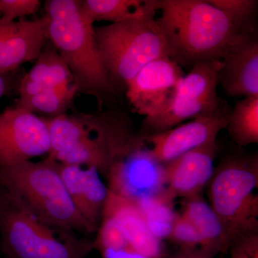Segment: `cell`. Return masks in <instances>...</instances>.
I'll return each mask as SVG.
<instances>
[{
	"mask_svg": "<svg viewBox=\"0 0 258 258\" xmlns=\"http://www.w3.org/2000/svg\"><path fill=\"white\" fill-rule=\"evenodd\" d=\"M5 91V82L3 79V76H0V98L4 94Z\"/></svg>",
	"mask_w": 258,
	"mask_h": 258,
	"instance_id": "cell-32",
	"label": "cell"
},
{
	"mask_svg": "<svg viewBox=\"0 0 258 258\" xmlns=\"http://www.w3.org/2000/svg\"><path fill=\"white\" fill-rule=\"evenodd\" d=\"M57 170L75 208L96 232L109 193L99 171L93 166L60 162Z\"/></svg>",
	"mask_w": 258,
	"mask_h": 258,
	"instance_id": "cell-14",
	"label": "cell"
},
{
	"mask_svg": "<svg viewBox=\"0 0 258 258\" xmlns=\"http://www.w3.org/2000/svg\"><path fill=\"white\" fill-rule=\"evenodd\" d=\"M50 133L43 117L20 107L0 113V167L48 154Z\"/></svg>",
	"mask_w": 258,
	"mask_h": 258,
	"instance_id": "cell-10",
	"label": "cell"
},
{
	"mask_svg": "<svg viewBox=\"0 0 258 258\" xmlns=\"http://www.w3.org/2000/svg\"><path fill=\"white\" fill-rule=\"evenodd\" d=\"M217 141L194 149L165 164L166 192L172 200L201 195L215 169Z\"/></svg>",
	"mask_w": 258,
	"mask_h": 258,
	"instance_id": "cell-13",
	"label": "cell"
},
{
	"mask_svg": "<svg viewBox=\"0 0 258 258\" xmlns=\"http://www.w3.org/2000/svg\"><path fill=\"white\" fill-rule=\"evenodd\" d=\"M40 5L39 0H0V21L13 23L17 18L34 14Z\"/></svg>",
	"mask_w": 258,
	"mask_h": 258,
	"instance_id": "cell-27",
	"label": "cell"
},
{
	"mask_svg": "<svg viewBox=\"0 0 258 258\" xmlns=\"http://www.w3.org/2000/svg\"><path fill=\"white\" fill-rule=\"evenodd\" d=\"M152 10H159V0H85L81 11L88 21L121 23Z\"/></svg>",
	"mask_w": 258,
	"mask_h": 258,
	"instance_id": "cell-19",
	"label": "cell"
},
{
	"mask_svg": "<svg viewBox=\"0 0 258 258\" xmlns=\"http://www.w3.org/2000/svg\"><path fill=\"white\" fill-rule=\"evenodd\" d=\"M81 3L77 0L45 2L50 20L49 41L67 64L79 92L96 97L102 104L118 89L102 60L94 24L81 13Z\"/></svg>",
	"mask_w": 258,
	"mask_h": 258,
	"instance_id": "cell-2",
	"label": "cell"
},
{
	"mask_svg": "<svg viewBox=\"0 0 258 258\" xmlns=\"http://www.w3.org/2000/svg\"><path fill=\"white\" fill-rule=\"evenodd\" d=\"M0 249L4 258H86L93 241L49 225L0 186Z\"/></svg>",
	"mask_w": 258,
	"mask_h": 258,
	"instance_id": "cell-3",
	"label": "cell"
},
{
	"mask_svg": "<svg viewBox=\"0 0 258 258\" xmlns=\"http://www.w3.org/2000/svg\"><path fill=\"white\" fill-rule=\"evenodd\" d=\"M100 254L101 258H150L139 253L131 247L116 250H103Z\"/></svg>",
	"mask_w": 258,
	"mask_h": 258,
	"instance_id": "cell-29",
	"label": "cell"
},
{
	"mask_svg": "<svg viewBox=\"0 0 258 258\" xmlns=\"http://www.w3.org/2000/svg\"><path fill=\"white\" fill-rule=\"evenodd\" d=\"M96 232V239L93 241V247L99 252L130 247L121 228L111 217L103 215Z\"/></svg>",
	"mask_w": 258,
	"mask_h": 258,
	"instance_id": "cell-25",
	"label": "cell"
},
{
	"mask_svg": "<svg viewBox=\"0 0 258 258\" xmlns=\"http://www.w3.org/2000/svg\"><path fill=\"white\" fill-rule=\"evenodd\" d=\"M0 186L49 225L81 233L96 232L75 208L57 170V161L49 156L42 161L2 166Z\"/></svg>",
	"mask_w": 258,
	"mask_h": 258,
	"instance_id": "cell-5",
	"label": "cell"
},
{
	"mask_svg": "<svg viewBox=\"0 0 258 258\" xmlns=\"http://www.w3.org/2000/svg\"><path fill=\"white\" fill-rule=\"evenodd\" d=\"M152 10L121 23L95 28L103 64L118 89L149 62L171 56L170 50Z\"/></svg>",
	"mask_w": 258,
	"mask_h": 258,
	"instance_id": "cell-7",
	"label": "cell"
},
{
	"mask_svg": "<svg viewBox=\"0 0 258 258\" xmlns=\"http://www.w3.org/2000/svg\"><path fill=\"white\" fill-rule=\"evenodd\" d=\"M232 108L223 100L211 115L146 137L154 157L166 164L190 151L215 142L219 133L227 128Z\"/></svg>",
	"mask_w": 258,
	"mask_h": 258,
	"instance_id": "cell-12",
	"label": "cell"
},
{
	"mask_svg": "<svg viewBox=\"0 0 258 258\" xmlns=\"http://www.w3.org/2000/svg\"><path fill=\"white\" fill-rule=\"evenodd\" d=\"M46 44L33 67L24 79L45 88H55L74 83L67 64L50 41Z\"/></svg>",
	"mask_w": 258,
	"mask_h": 258,
	"instance_id": "cell-21",
	"label": "cell"
},
{
	"mask_svg": "<svg viewBox=\"0 0 258 258\" xmlns=\"http://www.w3.org/2000/svg\"><path fill=\"white\" fill-rule=\"evenodd\" d=\"M78 92L79 89L74 83L47 88L35 96L18 99L16 106L34 114L39 113L55 117L64 113Z\"/></svg>",
	"mask_w": 258,
	"mask_h": 258,
	"instance_id": "cell-23",
	"label": "cell"
},
{
	"mask_svg": "<svg viewBox=\"0 0 258 258\" xmlns=\"http://www.w3.org/2000/svg\"><path fill=\"white\" fill-rule=\"evenodd\" d=\"M182 249H203L204 242L200 232L186 217L179 214L169 237Z\"/></svg>",
	"mask_w": 258,
	"mask_h": 258,
	"instance_id": "cell-26",
	"label": "cell"
},
{
	"mask_svg": "<svg viewBox=\"0 0 258 258\" xmlns=\"http://www.w3.org/2000/svg\"><path fill=\"white\" fill-rule=\"evenodd\" d=\"M44 118L50 133L49 157L62 164L93 166L104 177L108 159L100 113Z\"/></svg>",
	"mask_w": 258,
	"mask_h": 258,
	"instance_id": "cell-9",
	"label": "cell"
},
{
	"mask_svg": "<svg viewBox=\"0 0 258 258\" xmlns=\"http://www.w3.org/2000/svg\"><path fill=\"white\" fill-rule=\"evenodd\" d=\"M185 75L169 57L149 62L127 85L129 103L145 118L159 114L171 104Z\"/></svg>",
	"mask_w": 258,
	"mask_h": 258,
	"instance_id": "cell-11",
	"label": "cell"
},
{
	"mask_svg": "<svg viewBox=\"0 0 258 258\" xmlns=\"http://www.w3.org/2000/svg\"><path fill=\"white\" fill-rule=\"evenodd\" d=\"M237 147L258 143V97L236 101L232 108L227 128Z\"/></svg>",
	"mask_w": 258,
	"mask_h": 258,
	"instance_id": "cell-20",
	"label": "cell"
},
{
	"mask_svg": "<svg viewBox=\"0 0 258 258\" xmlns=\"http://www.w3.org/2000/svg\"><path fill=\"white\" fill-rule=\"evenodd\" d=\"M211 254L200 248L182 249L170 258H213Z\"/></svg>",
	"mask_w": 258,
	"mask_h": 258,
	"instance_id": "cell-30",
	"label": "cell"
},
{
	"mask_svg": "<svg viewBox=\"0 0 258 258\" xmlns=\"http://www.w3.org/2000/svg\"><path fill=\"white\" fill-rule=\"evenodd\" d=\"M103 215L111 217L119 225L134 250L150 258L166 255L164 241L153 235L149 230L137 202L109 191Z\"/></svg>",
	"mask_w": 258,
	"mask_h": 258,
	"instance_id": "cell-16",
	"label": "cell"
},
{
	"mask_svg": "<svg viewBox=\"0 0 258 258\" xmlns=\"http://www.w3.org/2000/svg\"><path fill=\"white\" fill-rule=\"evenodd\" d=\"M159 11L157 20L170 58L182 69L222 60L248 36L240 33L227 15L208 0H159Z\"/></svg>",
	"mask_w": 258,
	"mask_h": 258,
	"instance_id": "cell-1",
	"label": "cell"
},
{
	"mask_svg": "<svg viewBox=\"0 0 258 258\" xmlns=\"http://www.w3.org/2000/svg\"><path fill=\"white\" fill-rule=\"evenodd\" d=\"M209 204L221 220L232 244L258 235L257 153L231 149L214 169L208 184Z\"/></svg>",
	"mask_w": 258,
	"mask_h": 258,
	"instance_id": "cell-4",
	"label": "cell"
},
{
	"mask_svg": "<svg viewBox=\"0 0 258 258\" xmlns=\"http://www.w3.org/2000/svg\"><path fill=\"white\" fill-rule=\"evenodd\" d=\"M18 25V22H13V23H3L0 21V45L7 38L10 34L16 30Z\"/></svg>",
	"mask_w": 258,
	"mask_h": 258,
	"instance_id": "cell-31",
	"label": "cell"
},
{
	"mask_svg": "<svg viewBox=\"0 0 258 258\" xmlns=\"http://www.w3.org/2000/svg\"><path fill=\"white\" fill-rule=\"evenodd\" d=\"M219 85L228 96L258 97V36L248 35L222 59Z\"/></svg>",
	"mask_w": 258,
	"mask_h": 258,
	"instance_id": "cell-15",
	"label": "cell"
},
{
	"mask_svg": "<svg viewBox=\"0 0 258 258\" xmlns=\"http://www.w3.org/2000/svg\"><path fill=\"white\" fill-rule=\"evenodd\" d=\"M49 23L46 15L37 20L18 22L16 30L0 45V76L38 58L49 42Z\"/></svg>",
	"mask_w": 258,
	"mask_h": 258,
	"instance_id": "cell-17",
	"label": "cell"
},
{
	"mask_svg": "<svg viewBox=\"0 0 258 258\" xmlns=\"http://www.w3.org/2000/svg\"><path fill=\"white\" fill-rule=\"evenodd\" d=\"M222 64L212 60L193 67L181 80L171 104L159 114L144 118L139 132L145 137L156 135L215 113L223 101L217 93Z\"/></svg>",
	"mask_w": 258,
	"mask_h": 258,
	"instance_id": "cell-8",
	"label": "cell"
},
{
	"mask_svg": "<svg viewBox=\"0 0 258 258\" xmlns=\"http://www.w3.org/2000/svg\"><path fill=\"white\" fill-rule=\"evenodd\" d=\"M136 202L152 235L161 241L169 239L179 215L174 210V200L165 192Z\"/></svg>",
	"mask_w": 258,
	"mask_h": 258,
	"instance_id": "cell-22",
	"label": "cell"
},
{
	"mask_svg": "<svg viewBox=\"0 0 258 258\" xmlns=\"http://www.w3.org/2000/svg\"><path fill=\"white\" fill-rule=\"evenodd\" d=\"M181 215L186 217L200 232L203 250L215 257L229 250L232 242L216 212L201 195L185 200Z\"/></svg>",
	"mask_w": 258,
	"mask_h": 258,
	"instance_id": "cell-18",
	"label": "cell"
},
{
	"mask_svg": "<svg viewBox=\"0 0 258 258\" xmlns=\"http://www.w3.org/2000/svg\"><path fill=\"white\" fill-rule=\"evenodd\" d=\"M231 258H258V235L247 236L232 243Z\"/></svg>",
	"mask_w": 258,
	"mask_h": 258,
	"instance_id": "cell-28",
	"label": "cell"
},
{
	"mask_svg": "<svg viewBox=\"0 0 258 258\" xmlns=\"http://www.w3.org/2000/svg\"><path fill=\"white\" fill-rule=\"evenodd\" d=\"M209 3L223 12L240 33L257 34V0H208Z\"/></svg>",
	"mask_w": 258,
	"mask_h": 258,
	"instance_id": "cell-24",
	"label": "cell"
},
{
	"mask_svg": "<svg viewBox=\"0 0 258 258\" xmlns=\"http://www.w3.org/2000/svg\"><path fill=\"white\" fill-rule=\"evenodd\" d=\"M108 156L104 177L110 192L134 201L166 192L165 164L154 157L145 136L136 130L128 115L110 132Z\"/></svg>",
	"mask_w": 258,
	"mask_h": 258,
	"instance_id": "cell-6",
	"label": "cell"
}]
</instances>
